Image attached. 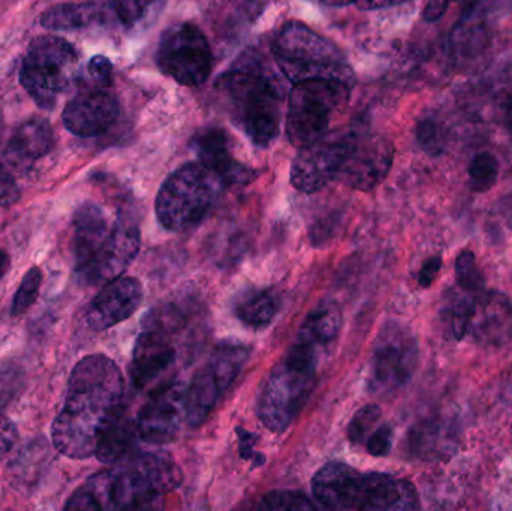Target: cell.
<instances>
[{"instance_id":"5","label":"cell","mask_w":512,"mask_h":511,"mask_svg":"<svg viewBox=\"0 0 512 511\" xmlns=\"http://www.w3.org/2000/svg\"><path fill=\"white\" fill-rule=\"evenodd\" d=\"M234 122L256 146L276 140L282 120V92L264 72L236 69L218 81Z\"/></svg>"},{"instance_id":"26","label":"cell","mask_w":512,"mask_h":511,"mask_svg":"<svg viewBox=\"0 0 512 511\" xmlns=\"http://www.w3.org/2000/svg\"><path fill=\"white\" fill-rule=\"evenodd\" d=\"M340 327H342V312L336 303L327 300L310 312L297 339L318 350V348L327 347L337 338Z\"/></svg>"},{"instance_id":"30","label":"cell","mask_w":512,"mask_h":511,"mask_svg":"<svg viewBox=\"0 0 512 511\" xmlns=\"http://www.w3.org/2000/svg\"><path fill=\"white\" fill-rule=\"evenodd\" d=\"M417 138L429 155H441L448 143L447 125L438 117L429 114L418 122Z\"/></svg>"},{"instance_id":"38","label":"cell","mask_w":512,"mask_h":511,"mask_svg":"<svg viewBox=\"0 0 512 511\" xmlns=\"http://www.w3.org/2000/svg\"><path fill=\"white\" fill-rule=\"evenodd\" d=\"M17 428L11 420L0 416V456L6 455L17 443Z\"/></svg>"},{"instance_id":"27","label":"cell","mask_w":512,"mask_h":511,"mask_svg":"<svg viewBox=\"0 0 512 511\" xmlns=\"http://www.w3.org/2000/svg\"><path fill=\"white\" fill-rule=\"evenodd\" d=\"M279 300L270 290H251L243 293L234 305V314L251 329H264L276 317Z\"/></svg>"},{"instance_id":"16","label":"cell","mask_w":512,"mask_h":511,"mask_svg":"<svg viewBox=\"0 0 512 511\" xmlns=\"http://www.w3.org/2000/svg\"><path fill=\"white\" fill-rule=\"evenodd\" d=\"M173 330V317L159 312L138 338L131 365L132 381L138 389L158 383L173 368L177 356Z\"/></svg>"},{"instance_id":"33","label":"cell","mask_w":512,"mask_h":511,"mask_svg":"<svg viewBox=\"0 0 512 511\" xmlns=\"http://www.w3.org/2000/svg\"><path fill=\"white\" fill-rule=\"evenodd\" d=\"M258 509L261 510H315L316 506L304 495L297 491L270 492L262 498Z\"/></svg>"},{"instance_id":"12","label":"cell","mask_w":512,"mask_h":511,"mask_svg":"<svg viewBox=\"0 0 512 511\" xmlns=\"http://www.w3.org/2000/svg\"><path fill=\"white\" fill-rule=\"evenodd\" d=\"M418 356V341L409 327L397 321L385 324L370 359L369 389L376 395L402 389L417 369Z\"/></svg>"},{"instance_id":"36","label":"cell","mask_w":512,"mask_h":511,"mask_svg":"<svg viewBox=\"0 0 512 511\" xmlns=\"http://www.w3.org/2000/svg\"><path fill=\"white\" fill-rule=\"evenodd\" d=\"M20 197V189L12 174L0 164V207L11 206Z\"/></svg>"},{"instance_id":"35","label":"cell","mask_w":512,"mask_h":511,"mask_svg":"<svg viewBox=\"0 0 512 511\" xmlns=\"http://www.w3.org/2000/svg\"><path fill=\"white\" fill-rule=\"evenodd\" d=\"M391 447H393V428L387 423L378 426L366 440L367 452L376 458L388 455Z\"/></svg>"},{"instance_id":"23","label":"cell","mask_w":512,"mask_h":511,"mask_svg":"<svg viewBox=\"0 0 512 511\" xmlns=\"http://www.w3.org/2000/svg\"><path fill=\"white\" fill-rule=\"evenodd\" d=\"M225 392L227 390L219 383L209 366L206 365L200 369L195 374L194 380L185 389V411L188 425L192 428L203 425Z\"/></svg>"},{"instance_id":"37","label":"cell","mask_w":512,"mask_h":511,"mask_svg":"<svg viewBox=\"0 0 512 511\" xmlns=\"http://www.w3.org/2000/svg\"><path fill=\"white\" fill-rule=\"evenodd\" d=\"M87 71H89L90 77H92L96 83H111V77H113V65H111V62L107 57L95 56L93 59H90L89 65H87Z\"/></svg>"},{"instance_id":"15","label":"cell","mask_w":512,"mask_h":511,"mask_svg":"<svg viewBox=\"0 0 512 511\" xmlns=\"http://www.w3.org/2000/svg\"><path fill=\"white\" fill-rule=\"evenodd\" d=\"M393 159L394 146L390 140L369 132L351 131L340 177L357 191H372L390 173Z\"/></svg>"},{"instance_id":"9","label":"cell","mask_w":512,"mask_h":511,"mask_svg":"<svg viewBox=\"0 0 512 511\" xmlns=\"http://www.w3.org/2000/svg\"><path fill=\"white\" fill-rule=\"evenodd\" d=\"M351 86L340 80L295 83L289 95L286 134L291 144L307 146L324 137L334 114L348 104Z\"/></svg>"},{"instance_id":"3","label":"cell","mask_w":512,"mask_h":511,"mask_svg":"<svg viewBox=\"0 0 512 511\" xmlns=\"http://www.w3.org/2000/svg\"><path fill=\"white\" fill-rule=\"evenodd\" d=\"M72 227L77 273L86 284L105 285L119 278L140 251V228L125 213L111 222L101 207L87 203L75 213Z\"/></svg>"},{"instance_id":"24","label":"cell","mask_w":512,"mask_h":511,"mask_svg":"<svg viewBox=\"0 0 512 511\" xmlns=\"http://www.w3.org/2000/svg\"><path fill=\"white\" fill-rule=\"evenodd\" d=\"M53 147V128L47 120L35 117L18 126L9 140L8 152L15 161L30 162L47 155Z\"/></svg>"},{"instance_id":"2","label":"cell","mask_w":512,"mask_h":511,"mask_svg":"<svg viewBox=\"0 0 512 511\" xmlns=\"http://www.w3.org/2000/svg\"><path fill=\"white\" fill-rule=\"evenodd\" d=\"M182 482L167 453H143L93 476L66 504L68 510L152 509Z\"/></svg>"},{"instance_id":"6","label":"cell","mask_w":512,"mask_h":511,"mask_svg":"<svg viewBox=\"0 0 512 511\" xmlns=\"http://www.w3.org/2000/svg\"><path fill=\"white\" fill-rule=\"evenodd\" d=\"M316 365L318 350L297 339L271 371L259 398V419L265 428L280 434L297 419L315 389Z\"/></svg>"},{"instance_id":"39","label":"cell","mask_w":512,"mask_h":511,"mask_svg":"<svg viewBox=\"0 0 512 511\" xmlns=\"http://www.w3.org/2000/svg\"><path fill=\"white\" fill-rule=\"evenodd\" d=\"M498 117L505 131L512 135V90H505L499 96Z\"/></svg>"},{"instance_id":"21","label":"cell","mask_w":512,"mask_h":511,"mask_svg":"<svg viewBox=\"0 0 512 511\" xmlns=\"http://www.w3.org/2000/svg\"><path fill=\"white\" fill-rule=\"evenodd\" d=\"M195 150L204 167L216 174L224 185L246 183L254 179V171L243 167L231 155L227 135L221 129H207L195 137Z\"/></svg>"},{"instance_id":"20","label":"cell","mask_w":512,"mask_h":511,"mask_svg":"<svg viewBox=\"0 0 512 511\" xmlns=\"http://www.w3.org/2000/svg\"><path fill=\"white\" fill-rule=\"evenodd\" d=\"M117 99L102 90L80 93L66 104L63 123L69 132L78 137H96L111 128L119 117Z\"/></svg>"},{"instance_id":"19","label":"cell","mask_w":512,"mask_h":511,"mask_svg":"<svg viewBox=\"0 0 512 511\" xmlns=\"http://www.w3.org/2000/svg\"><path fill=\"white\" fill-rule=\"evenodd\" d=\"M504 5L507 0H474L451 32V51L462 59L478 56L489 45Z\"/></svg>"},{"instance_id":"41","label":"cell","mask_w":512,"mask_h":511,"mask_svg":"<svg viewBox=\"0 0 512 511\" xmlns=\"http://www.w3.org/2000/svg\"><path fill=\"white\" fill-rule=\"evenodd\" d=\"M456 0H429L423 11V18L426 21H436L442 17L450 8L451 3Z\"/></svg>"},{"instance_id":"44","label":"cell","mask_w":512,"mask_h":511,"mask_svg":"<svg viewBox=\"0 0 512 511\" xmlns=\"http://www.w3.org/2000/svg\"><path fill=\"white\" fill-rule=\"evenodd\" d=\"M325 5L343 6V5H357L358 0H321Z\"/></svg>"},{"instance_id":"7","label":"cell","mask_w":512,"mask_h":511,"mask_svg":"<svg viewBox=\"0 0 512 511\" xmlns=\"http://www.w3.org/2000/svg\"><path fill=\"white\" fill-rule=\"evenodd\" d=\"M277 66L292 83L340 80L352 86L354 71L342 51L301 23H288L273 41Z\"/></svg>"},{"instance_id":"31","label":"cell","mask_w":512,"mask_h":511,"mask_svg":"<svg viewBox=\"0 0 512 511\" xmlns=\"http://www.w3.org/2000/svg\"><path fill=\"white\" fill-rule=\"evenodd\" d=\"M456 281L462 291L477 294L484 290V276L471 251H463L456 260Z\"/></svg>"},{"instance_id":"14","label":"cell","mask_w":512,"mask_h":511,"mask_svg":"<svg viewBox=\"0 0 512 511\" xmlns=\"http://www.w3.org/2000/svg\"><path fill=\"white\" fill-rule=\"evenodd\" d=\"M349 132L325 134L300 147L291 168V183L304 194H313L339 179L348 152Z\"/></svg>"},{"instance_id":"11","label":"cell","mask_w":512,"mask_h":511,"mask_svg":"<svg viewBox=\"0 0 512 511\" xmlns=\"http://www.w3.org/2000/svg\"><path fill=\"white\" fill-rule=\"evenodd\" d=\"M77 53L66 39L39 36L30 44L21 65L20 81L39 107L51 108L68 87Z\"/></svg>"},{"instance_id":"4","label":"cell","mask_w":512,"mask_h":511,"mask_svg":"<svg viewBox=\"0 0 512 511\" xmlns=\"http://www.w3.org/2000/svg\"><path fill=\"white\" fill-rule=\"evenodd\" d=\"M313 495L328 510L400 511L420 509L417 491L387 474L358 473L340 462L322 467L312 480Z\"/></svg>"},{"instance_id":"8","label":"cell","mask_w":512,"mask_h":511,"mask_svg":"<svg viewBox=\"0 0 512 511\" xmlns=\"http://www.w3.org/2000/svg\"><path fill=\"white\" fill-rule=\"evenodd\" d=\"M222 186V180L201 162L174 171L156 197V215L162 227L185 231L200 224L218 200Z\"/></svg>"},{"instance_id":"25","label":"cell","mask_w":512,"mask_h":511,"mask_svg":"<svg viewBox=\"0 0 512 511\" xmlns=\"http://www.w3.org/2000/svg\"><path fill=\"white\" fill-rule=\"evenodd\" d=\"M104 14V9L96 3H62L44 12L41 23L45 29L54 32H69L99 23Z\"/></svg>"},{"instance_id":"18","label":"cell","mask_w":512,"mask_h":511,"mask_svg":"<svg viewBox=\"0 0 512 511\" xmlns=\"http://www.w3.org/2000/svg\"><path fill=\"white\" fill-rule=\"evenodd\" d=\"M143 285L131 276H119L104 285L87 309V324L95 332L111 329L128 320L143 302Z\"/></svg>"},{"instance_id":"43","label":"cell","mask_w":512,"mask_h":511,"mask_svg":"<svg viewBox=\"0 0 512 511\" xmlns=\"http://www.w3.org/2000/svg\"><path fill=\"white\" fill-rule=\"evenodd\" d=\"M9 266H11V260L6 252L0 251V279L8 273Z\"/></svg>"},{"instance_id":"13","label":"cell","mask_w":512,"mask_h":511,"mask_svg":"<svg viewBox=\"0 0 512 511\" xmlns=\"http://www.w3.org/2000/svg\"><path fill=\"white\" fill-rule=\"evenodd\" d=\"M156 62L177 83L197 87L212 72V51L204 33L194 24H177L162 35Z\"/></svg>"},{"instance_id":"42","label":"cell","mask_w":512,"mask_h":511,"mask_svg":"<svg viewBox=\"0 0 512 511\" xmlns=\"http://www.w3.org/2000/svg\"><path fill=\"white\" fill-rule=\"evenodd\" d=\"M501 215L512 230V197L505 198L501 203Z\"/></svg>"},{"instance_id":"40","label":"cell","mask_w":512,"mask_h":511,"mask_svg":"<svg viewBox=\"0 0 512 511\" xmlns=\"http://www.w3.org/2000/svg\"><path fill=\"white\" fill-rule=\"evenodd\" d=\"M442 260L439 257L430 258L424 263V266L421 267L420 276H418V282H420L423 287H429V285L433 284L436 276L441 272Z\"/></svg>"},{"instance_id":"10","label":"cell","mask_w":512,"mask_h":511,"mask_svg":"<svg viewBox=\"0 0 512 511\" xmlns=\"http://www.w3.org/2000/svg\"><path fill=\"white\" fill-rule=\"evenodd\" d=\"M457 296L447 306L454 338L471 339L481 347H502L512 339V302L499 291Z\"/></svg>"},{"instance_id":"1","label":"cell","mask_w":512,"mask_h":511,"mask_svg":"<svg viewBox=\"0 0 512 511\" xmlns=\"http://www.w3.org/2000/svg\"><path fill=\"white\" fill-rule=\"evenodd\" d=\"M123 390V375L113 360L101 354L81 360L51 429L54 447L72 459L95 456L102 431L123 408Z\"/></svg>"},{"instance_id":"22","label":"cell","mask_w":512,"mask_h":511,"mask_svg":"<svg viewBox=\"0 0 512 511\" xmlns=\"http://www.w3.org/2000/svg\"><path fill=\"white\" fill-rule=\"evenodd\" d=\"M138 440L137 423L122 408L102 431L95 456L104 464H122L137 455Z\"/></svg>"},{"instance_id":"17","label":"cell","mask_w":512,"mask_h":511,"mask_svg":"<svg viewBox=\"0 0 512 511\" xmlns=\"http://www.w3.org/2000/svg\"><path fill=\"white\" fill-rule=\"evenodd\" d=\"M185 420V389L180 384H167L152 393L135 423L141 440L161 446L176 441Z\"/></svg>"},{"instance_id":"34","label":"cell","mask_w":512,"mask_h":511,"mask_svg":"<svg viewBox=\"0 0 512 511\" xmlns=\"http://www.w3.org/2000/svg\"><path fill=\"white\" fill-rule=\"evenodd\" d=\"M42 275L38 267H33L24 276L17 294H15L14 302L11 305L12 317L24 314L29 311L30 306L38 299L39 288H41Z\"/></svg>"},{"instance_id":"32","label":"cell","mask_w":512,"mask_h":511,"mask_svg":"<svg viewBox=\"0 0 512 511\" xmlns=\"http://www.w3.org/2000/svg\"><path fill=\"white\" fill-rule=\"evenodd\" d=\"M382 411L378 405H366L352 417L348 428V438L352 444L366 443L369 435L378 428L381 420Z\"/></svg>"},{"instance_id":"29","label":"cell","mask_w":512,"mask_h":511,"mask_svg":"<svg viewBox=\"0 0 512 511\" xmlns=\"http://www.w3.org/2000/svg\"><path fill=\"white\" fill-rule=\"evenodd\" d=\"M498 158L493 153L481 152L469 164V185L474 192H487L496 185L499 177Z\"/></svg>"},{"instance_id":"28","label":"cell","mask_w":512,"mask_h":511,"mask_svg":"<svg viewBox=\"0 0 512 511\" xmlns=\"http://www.w3.org/2000/svg\"><path fill=\"white\" fill-rule=\"evenodd\" d=\"M168 0H110V9L128 30L152 26L167 6Z\"/></svg>"}]
</instances>
